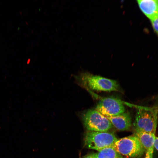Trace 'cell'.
Segmentation results:
<instances>
[{
  "label": "cell",
  "mask_w": 158,
  "mask_h": 158,
  "mask_svg": "<svg viewBox=\"0 0 158 158\" xmlns=\"http://www.w3.org/2000/svg\"><path fill=\"white\" fill-rule=\"evenodd\" d=\"M117 129L121 131L128 130L131 125V118L129 112H124L112 116H105Z\"/></svg>",
  "instance_id": "52a82bcc"
},
{
  "label": "cell",
  "mask_w": 158,
  "mask_h": 158,
  "mask_svg": "<svg viewBox=\"0 0 158 158\" xmlns=\"http://www.w3.org/2000/svg\"><path fill=\"white\" fill-rule=\"evenodd\" d=\"M158 113L157 106L138 107L133 124L135 131L145 132L155 134Z\"/></svg>",
  "instance_id": "7a4b0ae2"
},
{
  "label": "cell",
  "mask_w": 158,
  "mask_h": 158,
  "mask_svg": "<svg viewBox=\"0 0 158 158\" xmlns=\"http://www.w3.org/2000/svg\"><path fill=\"white\" fill-rule=\"evenodd\" d=\"M74 77L80 85L88 90L104 92L120 90L117 81L100 76L84 72L75 75Z\"/></svg>",
  "instance_id": "6da1fadb"
},
{
  "label": "cell",
  "mask_w": 158,
  "mask_h": 158,
  "mask_svg": "<svg viewBox=\"0 0 158 158\" xmlns=\"http://www.w3.org/2000/svg\"><path fill=\"white\" fill-rule=\"evenodd\" d=\"M135 136L138 138L146 152L154 151L155 134L142 131H135Z\"/></svg>",
  "instance_id": "9c48e42d"
},
{
  "label": "cell",
  "mask_w": 158,
  "mask_h": 158,
  "mask_svg": "<svg viewBox=\"0 0 158 158\" xmlns=\"http://www.w3.org/2000/svg\"><path fill=\"white\" fill-rule=\"evenodd\" d=\"M113 147L121 155L129 157H140L145 151L135 135L128 136L118 140Z\"/></svg>",
  "instance_id": "277c9868"
},
{
  "label": "cell",
  "mask_w": 158,
  "mask_h": 158,
  "mask_svg": "<svg viewBox=\"0 0 158 158\" xmlns=\"http://www.w3.org/2000/svg\"><path fill=\"white\" fill-rule=\"evenodd\" d=\"M154 146V147L158 151V137H155Z\"/></svg>",
  "instance_id": "4fadbf2b"
},
{
  "label": "cell",
  "mask_w": 158,
  "mask_h": 158,
  "mask_svg": "<svg viewBox=\"0 0 158 158\" xmlns=\"http://www.w3.org/2000/svg\"><path fill=\"white\" fill-rule=\"evenodd\" d=\"M137 1L141 11L150 20L158 16V0H138Z\"/></svg>",
  "instance_id": "ba28073f"
},
{
  "label": "cell",
  "mask_w": 158,
  "mask_h": 158,
  "mask_svg": "<svg viewBox=\"0 0 158 158\" xmlns=\"http://www.w3.org/2000/svg\"><path fill=\"white\" fill-rule=\"evenodd\" d=\"M153 152L146 151L145 158H153Z\"/></svg>",
  "instance_id": "7c38bea8"
},
{
  "label": "cell",
  "mask_w": 158,
  "mask_h": 158,
  "mask_svg": "<svg viewBox=\"0 0 158 158\" xmlns=\"http://www.w3.org/2000/svg\"><path fill=\"white\" fill-rule=\"evenodd\" d=\"M123 158H140V157H126Z\"/></svg>",
  "instance_id": "9a60e30c"
},
{
  "label": "cell",
  "mask_w": 158,
  "mask_h": 158,
  "mask_svg": "<svg viewBox=\"0 0 158 158\" xmlns=\"http://www.w3.org/2000/svg\"><path fill=\"white\" fill-rule=\"evenodd\" d=\"M83 158H96L94 154H91L85 156Z\"/></svg>",
  "instance_id": "5bb4252c"
},
{
  "label": "cell",
  "mask_w": 158,
  "mask_h": 158,
  "mask_svg": "<svg viewBox=\"0 0 158 158\" xmlns=\"http://www.w3.org/2000/svg\"><path fill=\"white\" fill-rule=\"evenodd\" d=\"M153 28L158 35V16L151 20Z\"/></svg>",
  "instance_id": "8fae6325"
},
{
  "label": "cell",
  "mask_w": 158,
  "mask_h": 158,
  "mask_svg": "<svg viewBox=\"0 0 158 158\" xmlns=\"http://www.w3.org/2000/svg\"><path fill=\"white\" fill-rule=\"evenodd\" d=\"M94 154L96 158H123L112 147L104 148Z\"/></svg>",
  "instance_id": "30bf717a"
},
{
  "label": "cell",
  "mask_w": 158,
  "mask_h": 158,
  "mask_svg": "<svg viewBox=\"0 0 158 158\" xmlns=\"http://www.w3.org/2000/svg\"></svg>",
  "instance_id": "2e32d148"
},
{
  "label": "cell",
  "mask_w": 158,
  "mask_h": 158,
  "mask_svg": "<svg viewBox=\"0 0 158 158\" xmlns=\"http://www.w3.org/2000/svg\"><path fill=\"white\" fill-rule=\"evenodd\" d=\"M84 124L90 131L106 132L112 128L110 121L95 109H89L82 115Z\"/></svg>",
  "instance_id": "5b68a950"
},
{
  "label": "cell",
  "mask_w": 158,
  "mask_h": 158,
  "mask_svg": "<svg viewBox=\"0 0 158 158\" xmlns=\"http://www.w3.org/2000/svg\"><path fill=\"white\" fill-rule=\"evenodd\" d=\"M118 140L112 133L89 131L85 135V146L87 148L99 151L107 147H113Z\"/></svg>",
  "instance_id": "3957f363"
},
{
  "label": "cell",
  "mask_w": 158,
  "mask_h": 158,
  "mask_svg": "<svg viewBox=\"0 0 158 158\" xmlns=\"http://www.w3.org/2000/svg\"><path fill=\"white\" fill-rule=\"evenodd\" d=\"M95 110L106 116H116L125 111V108L122 101L113 97L102 99L97 105Z\"/></svg>",
  "instance_id": "8992f818"
}]
</instances>
